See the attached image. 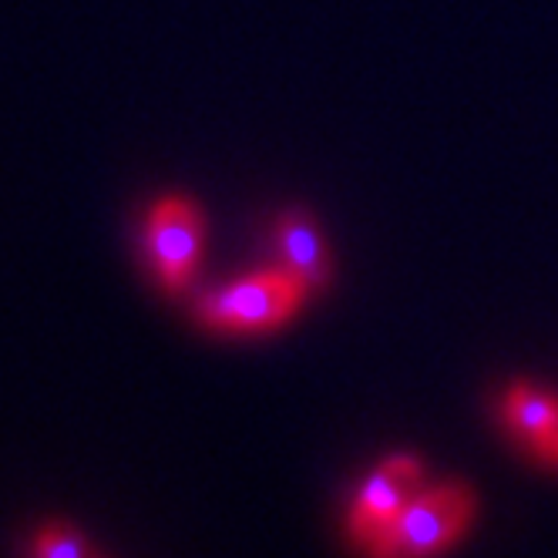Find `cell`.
Here are the masks:
<instances>
[{
  "label": "cell",
  "mask_w": 558,
  "mask_h": 558,
  "mask_svg": "<svg viewBox=\"0 0 558 558\" xmlns=\"http://www.w3.org/2000/svg\"><path fill=\"white\" fill-rule=\"evenodd\" d=\"M306 293L310 287L287 266L256 272L198 300V320L222 333H269L290 320Z\"/></svg>",
  "instance_id": "6da1fadb"
},
{
  "label": "cell",
  "mask_w": 558,
  "mask_h": 558,
  "mask_svg": "<svg viewBox=\"0 0 558 558\" xmlns=\"http://www.w3.org/2000/svg\"><path fill=\"white\" fill-rule=\"evenodd\" d=\"M471 514L474 498L464 485H437L417 492L364 551L371 558H430L464 532Z\"/></svg>",
  "instance_id": "7a4b0ae2"
},
{
  "label": "cell",
  "mask_w": 558,
  "mask_h": 558,
  "mask_svg": "<svg viewBox=\"0 0 558 558\" xmlns=\"http://www.w3.org/2000/svg\"><path fill=\"white\" fill-rule=\"evenodd\" d=\"M203 239H206V222L189 198L166 195L151 209L145 226V246L166 290L179 293L192 283L198 253H203Z\"/></svg>",
  "instance_id": "3957f363"
},
{
  "label": "cell",
  "mask_w": 558,
  "mask_h": 558,
  "mask_svg": "<svg viewBox=\"0 0 558 558\" xmlns=\"http://www.w3.org/2000/svg\"><path fill=\"white\" fill-rule=\"evenodd\" d=\"M417 477H421V464L414 458L384 461L350 508V538L361 548L374 545L380 532L397 518V511L408 505Z\"/></svg>",
  "instance_id": "277c9868"
},
{
  "label": "cell",
  "mask_w": 558,
  "mask_h": 558,
  "mask_svg": "<svg viewBox=\"0 0 558 558\" xmlns=\"http://www.w3.org/2000/svg\"><path fill=\"white\" fill-rule=\"evenodd\" d=\"M505 421L542 458H551V448L558 441V401L555 397L518 384L505 393Z\"/></svg>",
  "instance_id": "5b68a950"
},
{
  "label": "cell",
  "mask_w": 558,
  "mask_h": 558,
  "mask_svg": "<svg viewBox=\"0 0 558 558\" xmlns=\"http://www.w3.org/2000/svg\"><path fill=\"white\" fill-rule=\"evenodd\" d=\"M276 246L283 253V266L290 272H296L306 287H324L330 279V263H327V250L320 243V232L306 216H283L276 226Z\"/></svg>",
  "instance_id": "8992f818"
},
{
  "label": "cell",
  "mask_w": 558,
  "mask_h": 558,
  "mask_svg": "<svg viewBox=\"0 0 558 558\" xmlns=\"http://www.w3.org/2000/svg\"><path fill=\"white\" fill-rule=\"evenodd\" d=\"M34 558H88V555H85L82 538H77L74 532L48 525L34 542Z\"/></svg>",
  "instance_id": "52a82bcc"
},
{
  "label": "cell",
  "mask_w": 558,
  "mask_h": 558,
  "mask_svg": "<svg viewBox=\"0 0 558 558\" xmlns=\"http://www.w3.org/2000/svg\"><path fill=\"white\" fill-rule=\"evenodd\" d=\"M551 461H558V441H555V448H551Z\"/></svg>",
  "instance_id": "ba28073f"
}]
</instances>
